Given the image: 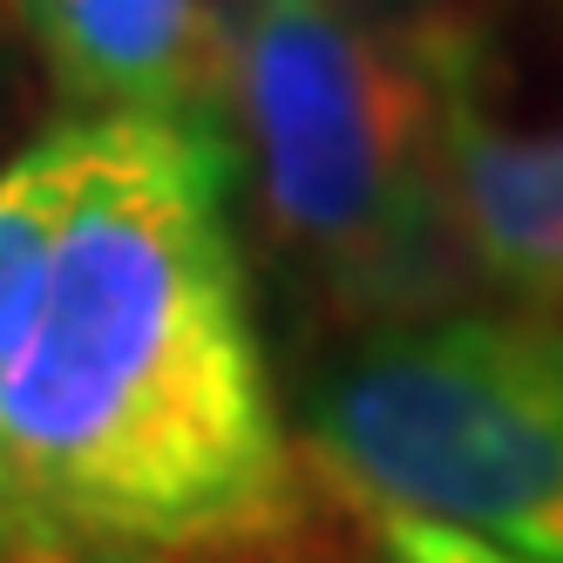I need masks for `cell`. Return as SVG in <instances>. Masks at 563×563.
<instances>
[{
  "instance_id": "cell-1",
  "label": "cell",
  "mask_w": 563,
  "mask_h": 563,
  "mask_svg": "<svg viewBox=\"0 0 563 563\" xmlns=\"http://www.w3.org/2000/svg\"><path fill=\"white\" fill-rule=\"evenodd\" d=\"M231 177L224 123L102 115L0 360V537L258 563L306 522Z\"/></svg>"
},
{
  "instance_id": "cell-2",
  "label": "cell",
  "mask_w": 563,
  "mask_h": 563,
  "mask_svg": "<svg viewBox=\"0 0 563 563\" xmlns=\"http://www.w3.org/2000/svg\"><path fill=\"white\" fill-rule=\"evenodd\" d=\"M224 136L272 252L333 319H434L475 286L449 218L434 8L245 0L224 21Z\"/></svg>"
},
{
  "instance_id": "cell-3",
  "label": "cell",
  "mask_w": 563,
  "mask_h": 563,
  "mask_svg": "<svg viewBox=\"0 0 563 563\" xmlns=\"http://www.w3.org/2000/svg\"><path fill=\"white\" fill-rule=\"evenodd\" d=\"M346 509H408L563 563V319L434 312L374 327L306 400Z\"/></svg>"
},
{
  "instance_id": "cell-4",
  "label": "cell",
  "mask_w": 563,
  "mask_h": 563,
  "mask_svg": "<svg viewBox=\"0 0 563 563\" xmlns=\"http://www.w3.org/2000/svg\"><path fill=\"white\" fill-rule=\"evenodd\" d=\"M550 89L496 8H434L449 218L475 286L563 319V0L537 8Z\"/></svg>"
},
{
  "instance_id": "cell-5",
  "label": "cell",
  "mask_w": 563,
  "mask_h": 563,
  "mask_svg": "<svg viewBox=\"0 0 563 563\" xmlns=\"http://www.w3.org/2000/svg\"><path fill=\"white\" fill-rule=\"evenodd\" d=\"M48 75L89 115L224 123V21L211 0H21Z\"/></svg>"
},
{
  "instance_id": "cell-6",
  "label": "cell",
  "mask_w": 563,
  "mask_h": 563,
  "mask_svg": "<svg viewBox=\"0 0 563 563\" xmlns=\"http://www.w3.org/2000/svg\"><path fill=\"white\" fill-rule=\"evenodd\" d=\"M96 136H102V115H75V123L34 136L21 156L0 164V360L14 353L27 312H34L55 231L89 177Z\"/></svg>"
},
{
  "instance_id": "cell-7",
  "label": "cell",
  "mask_w": 563,
  "mask_h": 563,
  "mask_svg": "<svg viewBox=\"0 0 563 563\" xmlns=\"http://www.w3.org/2000/svg\"><path fill=\"white\" fill-rule=\"evenodd\" d=\"M353 516L367 530L374 563H537L509 543H489V537L434 522V516H408V509H353Z\"/></svg>"
},
{
  "instance_id": "cell-8",
  "label": "cell",
  "mask_w": 563,
  "mask_h": 563,
  "mask_svg": "<svg viewBox=\"0 0 563 563\" xmlns=\"http://www.w3.org/2000/svg\"><path fill=\"white\" fill-rule=\"evenodd\" d=\"M0 563H190V556H123V550H82V543L0 537Z\"/></svg>"
}]
</instances>
